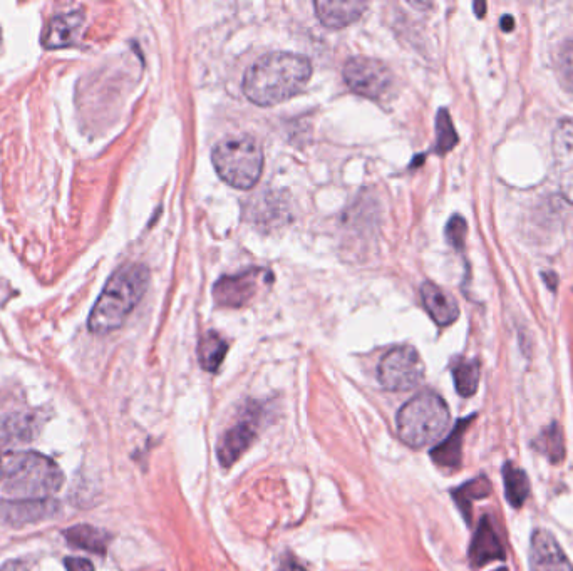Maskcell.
I'll return each instance as SVG.
<instances>
[{"instance_id":"obj_1","label":"cell","mask_w":573,"mask_h":571,"mask_svg":"<svg viewBox=\"0 0 573 571\" xmlns=\"http://www.w3.org/2000/svg\"><path fill=\"white\" fill-rule=\"evenodd\" d=\"M312 64L294 52H272L248 67L243 93L257 106H274L294 98L309 83Z\"/></svg>"},{"instance_id":"obj_2","label":"cell","mask_w":573,"mask_h":571,"mask_svg":"<svg viewBox=\"0 0 573 571\" xmlns=\"http://www.w3.org/2000/svg\"><path fill=\"white\" fill-rule=\"evenodd\" d=\"M150 285V270L141 263L118 268L104 285L88 319L89 332L106 335L118 330L140 304Z\"/></svg>"},{"instance_id":"obj_3","label":"cell","mask_w":573,"mask_h":571,"mask_svg":"<svg viewBox=\"0 0 573 571\" xmlns=\"http://www.w3.org/2000/svg\"><path fill=\"white\" fill-rule=\"evenodd\" d=\"M4 491L17 499H46L57 493L64 483L59 466L44 454H7L2 461Z\"/></svg>"},{"instance_id":"obj_4","label":"cell","mask_w":573,"mask_h":571,"mask_svg":"<svg viewBox=\"0 0 573 571\" xmlns=\"http://www.w3.org/2000/svg\"><path fill=\"white\" fill-rule=\"evenodd\" d=\"M450 424V409L443 397L423 392L406 402L398 412V433L411 448H424L438 441Z\"/></svg>"},{"instance_id":"obj_5","label":"cell","mask_w":573,"mask_h":571,"mask_svg":"<svg viewBox=\"0 0 573 571\" xmlns=\"http://www.w3.org/2000/svg\"><path fill=\"white\" fill-rule=\"evenodd\" d=\"M212 163L227 185L248 190L257 185L262 176L264 151L252 136H228L213 148Z\"/></svg>"},{"instance_id":"obj_6","label":"cell","mask_w":573,"mask_h":571,"mask_svg":"<svg viewBox=\"0 0 573 571\" xmlns=\"http://www.w3.org/2000/svg\"><path fill=\"white\" fill-rule=\"evenodd\" d=\"M274 282V273L267 268H250L235 275L218 278L213 287L215 304L227 309H242L257 299Z\"/></svg>"},{"instance_id":"obj_7","label":"cell","mask_w":573,"mask_h":571,"mask_svg":"<svg viewBox=\"0 0 573 571\" xmlns=\"http://www.w3.org/2000/svg\"><path fill=\"white\" fill-rule=\"evenodd\" d=\"M344 81L362 98L381 101L393 91L394 74L382 61L352 57L344 66Z\"/></svg>"},{"instance_id":"obj_8","label":"cell","mask_w":573,"mask_h":571,"mask_svg":"<svg viewBox=\"0 0 573 571\" xmlns=\"http://www.w3.org/2000/svg\"><path fill=\"white\" fill-rule=\"evenodd\" d=\"M377 377L386 391H409L423 381V359L411 345H401L382 357Z\"/></svg>"},{"instance_id":"obj_9","label":"cell","mask_w":573,"mask_h":571,"mask_svg":"<svg viewBox=\"0 0 573 571\" xmlns=\"http://www.w3.org/2000/svg\"><path fill=\"white\" fill-rule=\"evenodd\" d=\"M553 166L563 198L573 203V121L562 119L553 131Z\"/></svg>"},{"instance_id":"obj_10","label":"cell","mask_w":573,"mask_h":571,"mask_svg":"<svg viewBox=\"0 0 573 571\" xmlns=\"http://www.w3.org/2000/svg\"><path fill=\"white\" fill-rule=\"evenodd\" d=\"M59 505L54 499H12L0 501V521L9 526L32 525L56 515Z\"/></svg>"},{"instance_id":"obj_11","label":"cell","mask_w":573,"mask_h":571,"mask_svg":"<svg viewBox=\"0 0 573 571\" xmlns=\"http://www.w3.org/2000/svg\"><path fill=\"white\" fill-rule=\"evenodd\" d=\"M530 568L532 571H573L562 546L550 531L538 528L530 540Z\"/></svg>"},{"instance_id":"obj_12","label":"cell","mask_w":573,"mask_h":571,"mask_svg":"<svg viewBox=\"0 0 573 571\" xmlns=\"http://www.w3.org/2000/svg\"><path fill=\"white\" fill-rule=\"evenodd\" d=\"M84 31V12L73 11L52 17L42 32V46L51 51L78 44Z\"/></svg>"},{"instance_id":"obj_13","label":"cell","mask_w":573,"mask_h":571,"mask_svg":"<svg viewBox=\"0 0 573 571\" xmlns=\"http://www.w3.org/2000/svg\"><path fill=\"white\" fill-rule=\"evenodd\" d=\"M505 548L496 535L495 526L485 516L476 530L470 546V560L473 566H485L491 561L505 560Z\"/></svg>"},{"instance_id":"obj_14","label":"cell","mask_w":573,"mask_h":571,"mask_svg":"<svg viewBox=\"0 0 573 571\" xmlns=\"http://www.w3.org/2000/svg\"><path fill=\"white\" fill-rule=\"evenodd\" d=\"M421 299L424 309L428 310L431 319L441 327L451 325L460 317V309L456 300L448 292H444L436 283L424 282L421 287Z\"/></svg>"},{"instance_id":"obj_15","label":"cell","mask_w":573,"mask_h":571,"mask_svg":"<svg viewBox=\"0 0 573 571\" xmlns=\"http://www.w3.org/2000/svg\"><path fill=\"white\" fill-rule=\"evenodd\" d=\"M257 436V427L252 421L238 422L225 436L222 443L218 444V459L225 468H230L242 458L243 453L252 446Z\"/></svg>"},{"instance_id":"obj_16","label":"cell","mask_w":573,"mask_h":571,"mask_svg":"<svg viewBox=\"0 0 573 571\" xmlns=\"http://www.w3.org/2000/svg\"><path fill=\"white\" fill-rule=\"evenodd\" d=\"M315 12L319 21L326 27L331 29H342L349 24L361 19L362 14L367 9L366 2H331V0H324V2H315Z\"/></svg>"},{"instance_id":"obj_17","label":"cell","mask_w":573,"mask_h":571,"mask_svg":"<svg viewBox=\"0 0 573 571\" xmlns=\"http://www.w3.org/2000/svg\"><path fill=\"white\" fill-rule=\"evenodd\" d=\"M473 419H475V416L466 417V419L458 421L450 436L431 451V458H433L434 463L441 466V468L455 469L460 466L461 456H463V451H461L463 449V438H465L466 429L470 427Z\"/></svg>"},{"instance_id":"obj_18","label":"cell","mask_w":573,"mask_h":571,"mask_svg":"<svg viewBox=\"0 0 573 571\" xmlns=\"http://www.w3.org/2000/svg\"><path fill=\"white\" fill-rule=\"evenodd\" d=\"M37 433V421L29 414H14L0 421V444L31 443Z\"/></svg>"},{"instance_id":"obj_19","label":"cell","mask_w":573,"mask_h":571,"mask_svg":"<svg viewBox=\"0 0 573 571\" xmlns=\"http://www.w3.org/2000/svg\"><path fill=\"white\" fill-rule=\"evenodd\" d=\"M64 538L74 548L96 553V555H104L108 550V533H104L103 530H98L94 526H71L69 530L64 531Z\"/></svg>"},{"instance_id":"obj_20","label":"cell","mask_w":573,"mask_h":571,"mask_svg":"<svg viewBox=\"0 0 573 571\" xmlns=\"http://www.w3.org/2000/svg\"><path fill=\"white\" fill-rule=\"evenodd\" d=\"M503 483L508 503L513 508H522L530 494V479L523 469L517 468L513 463H505L503 466Z\"/></svg>"},{"instance_id":"obj_21","label":"cell","mask_w":573,"mask_h":571,"mask_svg":"<svg viewBox=\"0 0 573 571\" xmlns=\"http://www.w3.org/2000/svg\"><path fill=\"white\" fill-rule=\"evenodd\" d=\"M227 352V340L223 339L222 335L217 334V332H213V330L203 335L200 345H198L200 364L208 372L218 371V367L222 366V362L225 361Z\"/></svg>"},{"instance_id":"obj_22","label":"cell","mask_w":573,"mask_h":571,"mask_svg":"<svg viewBox=\"0 0 573 571\" xmlns=\"http://www.w3.org/2000/svg\"><path fill=\"white\" fill-rule=\"evenodd\" d=\"M451 494H453V498H455L456 505L460 508L461 513L465 516V520L470 523L473 501L488 498L491 494L490 479L486 478V476H478V478L471 479V481L463 484L460 488H456Z\"/></svg>"},{"instance_id":"obj_23","label":"cell","mask_w":573,"mask_h":571,"mask_svg":"<svg viewBox=\"0 0 573 571\" xmlns=\"http://www.w3.org/2000/svg\"><path fill=\"white\" fill-rule=\"evenodd\" d=\"M456 391L463 397H471L480 384V362L476 359H460L453 366Z\"/></svg>"},{"instance_id":"obj_24","label":"cell","mask_w":573,"mask_h":571,"mask_svg":"<svg viewBox=\"0 0 573 571\" xmlns=\"http://www.w3.org/2000/svg\"><path fill=\"white\" fill-rule=\"evenodd\" d=\"M535 448L545 454L552 463H560L565 458V443H563V431L557 422L543 429V433L535 441Z\"/></svg>"},{"instance_id":"obj_25","label":"cell","mask_w":573,"mask_h":571,"mask_svg":"<svg viewBox=\"0 0 573 571\" xmlns=\"http://www.w3.org/2000/svg\"><path fill=\"white\" fill-rule=\"evenodd\" d=\"M456 143H458V134H456L453 121H451L450 113L446 109H439L438 116H436V146H434V151L438 155H444V153L453 150Z\"/></svg>"},{"instance_id":"obj_26","label":"cell","mask_w":573,"mask_h":571,"mask_svg":"<svg viewBox=\"0 0 573 571\" xmlns=\"http://www.w3.org/2000/svg\"><path fill=\"white\" fill-rule=\"evenodd\" d=\"M557 71L563 88L573 93V37L563 42L557 57Z\"/></svg>"},{"instance_id":"obj_27","label":"cell","mask_w":573,"mask_h":571,"mask_svg":"<svg viewBox=\"0 0 573 571\" xmlns=\"http://www.w3.org/2000/svg\"><path fill=\"white\" fill-rule=\"evenodd\" d=\"M466 233H468V225H466L465 218L458 217V215L451 218L446 225V238L451 243V247H455L456 250L465 248Z\"/></svg>"},{"instance_id":"obj_28","label":"cell","mask_w":573,"mask_h":571,"mask_svg":"<svg viewBox=\"0 0 573 571\" xmlns=\"http://www.w3.org/2000/svg\"><path fill=\"white\" fill-rule=\"evenodd\" d=\"M64 563L68 571H94V566L84 558H68Z\"/></svg>"},{"instance_id":"obj_29","label":"cell","mask_w":573,"mask_h":571,"mask_svg":"<svg viewBox=\"0 0 573 571\" xmlns=\"http://www.w3.org/2000/svg\"><path fill=\"white\" fill-rule=\"evenodd\" d=\"M513 26H515V19L512 16H505L501 19V29L503 31H513Z\"/></svg>"},{"instance_id":"obj_30","label":"cell","mask_w":573,"mask_h":571,"mask_svg":"<svg viewBox=\"0 0 573 571\" xmlns=\"http://www.w3.org/2000/svg\"><path fill=\"white\" fill-rule=\"evenodd\" d=\"M475 11H476V16H478V17L485 16V11H486L485 2H476Z\"/></svg>"},{"instance_id":"obj_31","label":"cell","mask_w":573,"mask_h":571,"mask_svg":"<svg viewBox=\"0 0 573 571\" xmlns=\"http://www.w3.org/2000/svg\"><path fill=\"white\" fill-rule=\"evenodd\" d=\"M2 571H24V568L17 565V563H11V565H7L6 568H2Z\"/></svg>"},{"instance_id":"obj_32","label":"cell","mask_w":573,"mask_h":571,"mask_svg":"<svg viewBox=\"0 0 573 571\" xmlns=\"http://www.w3.org/2000/svg\"><path fill=\"white\" fill-rule=\"evenodd\" d=\"M282 571H307L304 568H300V566L294 565V563H289V565L284 566V570Z\"/></svg>"},{"instance_id":"obj_33","label":"cell","mask_w":573,"mask_h":571,"mask_svg":"<svg viewBox=\"0 0 573 571\" xmlns=\"http://www.w3.org/2000/svg\"><path fill=\"white\" fill-rule=\"evenodd\" d=\"M2 474H4V469H2V461H0V481H2Z\"/></svg>"},{"instance_id":"obj_34","label":"cell","mask_w":573,"mask_h":571,"mask_svg":"<svg viewBox=\"0 0 573 571\" xmlns=\"http://www.w3.org/2000/svg\"><path fill=\"white\" fill-rule=\"evenodd\" d=\"M500 571H506V568H501V570H500Z\"/></svg>"}]
</instances>
